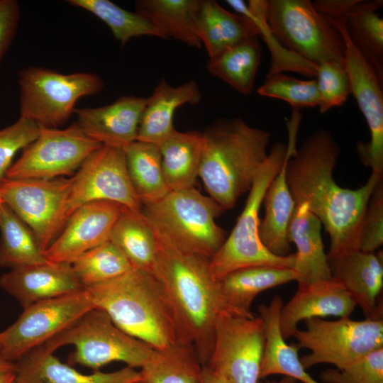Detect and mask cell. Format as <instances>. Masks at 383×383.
<instances>
[{
    "label": "cell",
    "mask_w": 383,
    "mask_h": 383,
    "mask_svg": "<svg viewBox=\"0 0 383 383\" xmlns=\"http://www.w3.org/2000/svg\"><path fill=\"white\" fill-rule=\"evenodd\" d=\"M340 147L332 133L318 129L288 159L286 178L296 204L306 203L330 238L328 259L359 250L361 223L370 198L382 176L372 172L357 189L339 186L333 177Z\"/></svg>",
    "instance_id": "1"
},
{
    "label": "cell",
    "mask_w": 383,
    "mask_h": 383,
    "mask_svg": "<svg viewBox=\"0 0 383 383\" xmlns=\"http://www.w3.org/2000/svg\"><path fill=\"white\" fill-rule=\"evenodd\" d=\"M153 273L170 298L203 366L213 348L218 319L227 313L250 314L231 306L209 270V260L183 250L157 233Z\"/></svg>",
    "instance_id": "2"
},
{
    "label": "cell",
    "mask_w": 383,
    "mask_h": 383,
    "mask_svg": "<svg viewBox=\"0 0 383 383\" xmlns=\"http://www.w3.org/2000/svg\"><path fill=\"white\" fill-rule=\"evenodd\" d=\"M84 289L94 308L106 312L119 328L154 350L191 343L170 298L153 272L133 267L118 277Z\"/></svg>",
    "instance_id": "3"
},
{
    "label": "cell",
    "mask_w": 383,
    "mask_h": 383,
    "mask_svg": "<svg viewBox=\"0 0 383 383\" xmlns=\"http://www.w3.org/2000/svg\"><path fill=\"white\" fill-rule=\"evenodd\" d=\"M202 133L199 177L210 197L225 210L232 209L266 160L270 133L239 118L221 121Z\"/></svg>",
    "instance_id": "4"
},
{
    "label": "cell",
    "mask_w": 383,
    "mask_h": 383,
    "mask_svg": "<svg viewBox=\"0 0 383 383\" xmlns=\"http://www.w3.org/2000/svg\"><path fill=\"white\" fill-rule=\"evenodd\" d=\"M225 209L194 187L170 191L143 205L142 213L154 231L177 248L210 260L225 241L216 218Z\"/></svg>",
    "instance_id": "5"
},
{
    "label": "cell",
    "mask_w": 383,
    "mask_h": 383,
    "mask_svg": "<svg viewBox=\"0 0 383 383\" xmlns=\"http://www.w3.org/2000/svg\"><path fill=\"white\" fill-rule=\"evenodd\" d=\"M287 151V145L276 143L260 167L233 229L209 260L210 272L216 281L234 270L247 267H294V254L275 255L264 246L259 236L260 209L268 186L284 162Z\"/></svg>",
    "instance_id": "6"
},
{
    "label": "cell",
    "mask_w": 383,
    "mask_h": 383,
    "mask_svg": "<svg viewBox=\"0 0 383 383\" xmlns=\"http://www.w3.org/2000/svg\"><path fill=\"white\" fill-rule=\"evenodd\" d=\"M72 345L75 349L68 357L71 365H79L99 371L112 362H123L131 367H141L154 349L119 328L109 315L93 308L63 332L43 345L54 353Z\"/></svg>",
    "instance_id": "7"
},
{
    "label": "cell",
    "mask_w": 383,
    "mask_h": 383,
    "mask_svg": "<svg viewBox=\"0 0 383 383\" xmlns=\"http://www.w3.org/2000/svg\"><path fill=\"white\" fill-rule=\"evenodd\" d=\"M269 33L286 49L315 65L335 60L344 65L345 45L338 29L309 0L267 1Z\"/></svg>",
    "instance_id": "8"
},
{
    "label": "cell",
    "mask_w": 383,
    "mask_h": 383,
    "mask_svg": "<svg viewBox=\"0 0 383 383\" xmlns=\"http://www.w3.org/2000/svg\"><path fill=\"white\" fill-rule=\"evenodd\" d=\"M20 117L40 128H57L74 113L77 101L96 94L104 82L96 74L77 72L62 74L38 67L18 72Z\"/></svg>",
    "instance_id": "9"
},
{
    "label": "cell",
    "mask_w": 383,
    "mask_h": 383,
    "mask_svg": "<svg viewBox=\"0 0 383 383\" xmlns=\"http://www.w3.org/2000/svg\"><path fill=\"white\" fill-rule=\"evenodd\" d=\"M382 310L366 319L355 321L342 317L335 321L312 318L305 321L306 328L293 335L299 348L310 353L300 357L304 369L318 364H331L342 369L368 353L383 348Z\"/></svg>",
    "instance_id": "10"
},
{
    "label": "cell",
    "mask_w": 383,
    "mask_h": 383,
    "mask_svg": "<svg viewBox=\"0 0 383 383\" xmlns=\"http://www.w3.org/2000/svg\"><path fill=\"white\" fill-rule=\"evenodd\" d=\"M70 185L64 178L0 181V199L32 231L43 254L66 223Z\"/></svg>",
    "instance_id": "11"
},
{
    "label": "cell",
    "mask_w": 383,
    "mask_h": 383,
    "mask_svg": "<svg viewBox=\"0 0 383 383\" xmlns=\"http://www.w3.org/2000/svg\"><path fill=\"white\" fill-rule=\"evenodd\" d=\"M85 289L43 300L23 309L18 319L1 332L0 353L15 362L63 332L93 309Z\"/></svg>",
    "instance_id": "12"
},
{
    "label": "cell",
    "mask_w": 383,
    "mask_h": 383,
    "mask_svg": "<svg viewBox=\"0 0 383 383\" xmlns=\"http://www.w3.org/2000/svg\"><path fill=\"white\" fill-rule=\"evenodd\" d=\"M265 341L260 316L227 313L217 321L206 365L231 383H258Z\"/></svg>",
    "instance_id": "13"
},
{
    "label": "cell",
    "mask_w": 383,
    "mask_h": 383,
    "mask_svg": "<svg viewBox=\"0 0 383 383\" xmlns=\"http://www.w3.org/2000/svg\"><path fill=\"white\" fill-rule=\"evenodd\" d=\"M102 145L87 137L76 123L65 129L40 128L37 138L11 164L8 179H55L78 170Z\"/></svg>",
    "instance_id": "14"
},
{
    "label": "cell",
    "mask_w": 383,
    "mask_h": 383,
    "mask_svg": "<svg viewBox=\"0 0 383 383\" xmlns=\"http://www.w3.org/2000/svg\"><path fill=\"white\" fill-rule=\"evenodd\" d=\"M70 179L66 222L78 208L96 201H113L132 210H142L122 149L102 145L88 156Z\"/></svg>",
    "instance_id": "15"
},
{
    "label": "cell",
    "mask_w": 383,
    "mask_h": 383,
    "mask_svg": "<svg viewBox=\"0 0 383 383\" xmlns=\"http://www.w3.org/2000/svg\"><path fill=\"white\" fill-rule=\"evenodd\" d=\"M338 29L345 45L344 67L348 74L351 94L367 123L370 140L359 141L357 152L362 162L372 172L383 175V82L372 66L350 39L343 18H327Z\"/></svg>",
    "instance_id": "16"
},
{
    "label": "cell",
    "mask_w": 383,
    "mask_h": 383,
    "mask_svg": "<svg viewBox=\"0 0 383 383\" xmlns=\"http://www.w3.org/2000/svg\"><path fill=\"white\" fill-rule=\"evenodd\" d=\"M123 206L96 201L78 208L44 252L51 262L71 265L89 250L109 240Z\"/></svg>",
    "instance_id": "17"
},
{
    "label": "cell",
    "mask_w": 383,
    "mask_h": 383,
    "mask_svg": "<svg viewBox=\"0 0 383 383\" xmlns=\"http://www.w3.org/2000/svg\"><path fill=\"white\" fill-rule=\"evenodd\" d=\"M147 98L123 96L95 108L75 109L76 124L102 145L124 150L137 139Z\"/></svg>",
    "instance_id": "18"
},
{
    "label": "cell",
    "mask_w": 383,
    "mask_h": 383,
    "mask_svg": "<svg viewBox=\"0 0 383 383\" xmlns=\"http://www.w3.org/2000/svg\"><path fill=\"white\" fill-rule=\"evenodd\" d=\"M0 288L15 298L23 309L84 289L71 265L48 260L11 269L0 277Z\"/></svg>",
    "instance_id": "19"
},
{
    "label": "cell",
    "mask_w": 383,
    "mask_h": 383,
    "mask_svg": "<svg viewBox=\"0 0 383 383\" xmlns=\"http://www.w3.org/2000/svg\"><path fill=\"white\" fill-rule=\"evenodd\" d=\"M355 306L346 289L333 278L299 285L292 298L281 309L282 335L285 340L293 336L301 321L328 316L348 317Z\"/></svg>",
    "instance_id": "20"
},
{
    "label": "cell",
    "mask_w": 383,
    "mask_h": 383,
    "mask_svg": "<svg viewBox=\"0 0 383 383\" xmlns=\"http://www.w3.org/2000/svg\"><path fill=\"white\" fill-rule=\"evenodd\" d=\"M299 120L292 118L288 123L289 141L284 162L268 186L262 203L265 216L259 226V236L264 246L272 254L286 256L290 250L289 226L296 208L286 178L288 159L296 148Z\"/></svg>",
    "instance_id": "21"
},
{
    "label": "cell",
    "mask_w": 383,
    "mask_h": 383,
    "mask_svg": "<svg viewBox=\"0 0 383 383\" xmlns=\"http://www.w3.org/2000/svg\"><path fill=\"white\" fill-rule=\"evenodd\" d=\"M16 383H135L140 372L127 366L112 372L82 374L61 362L43 345L15 362Z\"/></svg>",
    "instance_id": "22"
},
{
    "label": "cell",
    "mask_w": 383,
    "mask_h": 383,
    "mask_svg": "<svg viewBox=\"0 0 383 383\" xmlns=\"http://www.w3.org/2000/svg\"><path fill=\"white\" fill-rule=\"evenodd\" d=\"M321 222L306 203L296 205L288 239L296 248L294 270L299 285L333 279L321 236Z\"/></svg>",
    "instance_id": "23"
},
{
    "label": "cell",
    "mask_w": 383,
    "mask_h": 383,
    "mask_svg": "<svg viewBox=\"0 0 383 383\" xmlns=\"http://www.w3.org/2000/svg\"><path fill=\"white\" fill-rule=\"evenodd\" d=\"M201 99L197 83L189 81L172 87L162 78L150 96L147 98L136 140L159 145L176 129L173 117L176 110L184 104L196 105Z\"/></svg>",
    "instance_id": "24"
},
{
    "label": "cell",
    "mask_w": 383,
    "mask_h": 383,
    "mask_svg": "<svg viewBox=\"0 0 383 383\" xmlns=\"http://www.w3.org/2000/svg\"><path fill=\"white\" fill-rule=\"evenodd\" d=\"M328 261L333 278L346 289L366 316L372 315L383 285L382 251L377 255L355 250Z\"/></svg>",
    "instance_id": "25"
},
{
    "label": "cell",
    "mask_w": 383,
    "mask_h": 383,
    "mask_svg": "<svg viewBox=\"0 0 383 383\" xmlns=\"http://www.w3.org/2000/svg\"><path fill=\"white\" fill-rule=\"evenodd\" d=\"M282 299L274 296L270 304L258 307L259 316L265 325V341L260 368V379L272 374H284L303 383H320L302 366L299 347L287 343L279 328Z\"/></svg>",
    "instance_id": "26"
},
{
    "label": "cell",
    "mask_w": 383,
    "mask_h": 383,
    "mask_svg": "<svg viewBox=\"0 0 383 383\" xmlns=\"http://www.w3.org/2000/svg\"><path fill=\"white\" fill-rule=\"evenodd\" d=\"M196 26L209 59L245 40L259 36V30L250 19L242 14L230 12L213 0L201 1Z\"/></svg>",
    "instance_id": "27"
},
{
    "label": "cell",
    "mask_w": 383,
    "mask_h": 383,
    "mask_svg": "<svg viewBox=\"0 0 383 383\" xmlns=\"http://www.w3.org/2000/svg\"><path fill=\"white\" fill-rule=\"evenodd\" d=\"M201 0H140L136 12L153 26L158 37L173 38L190 47L202 45L196 20Z\"/></svg>",
    "instance_id": "28"
},
{
    "label": "cell",
    "mask_w": 383,
    "mask_h": 383,
    "mask_svg": "<svg viewBox=\"0 0 383 383\" xmlns=\"http://www.w3.org/2000/svg\"><path fill=\"white\" fill-rule=\"evenodd\" d=\"M163 172L170 191L194 187L199 177L203 148V133L175 131L157 145Z\"/></svg>",
    "instance_id": "29"
},
{
    "label": "cell",
    "mask_w": 383,
    "mask_h": 383,
    "mask_svg": "<svg viewBox=\"0 0 383 383\" xmlns=\"http://www.w3.org/2000/svg\"><path fill=\"white\" fill-rule=\"evenodd\" d=\"M293 268L258 265L234 270L218 281L226 301L233 307L247 313L255 297L262 292L296 280Z\"/></svg>",
    "instance_id": "30"
},
{
    "label": "cell",
    "mask_w": 383,
    "mask_h": 383,
    "mask_svg": "<svg viewBox=\"0 0 383 383\" xmlns=\"http://www.w3.org/2000/svg\"><path fill=\"white\" fill-rule=\"evenodd\" d=\"M382 0H354L343 14L347 33L383 82V19L376 11Z\"/></svg>",
    "instance_id": "31"
},
{
    "label": "cell",
    "mask_w": 383,
    "mask_h": 383,
    "mask_svg": "<svg viewBox=\"0 0 383 383\" xmlns=\"http://www.w3.org/2000/svg\"><path fill=\"white\" fill-rule=\"evenodd\" d=\"M109 240L126 256L133 267L153 272L157 238L141 211L125 206L111 230Z\"/></svg>",
    "instance_id": "32"
},
{
    "label": "cell",
    "mask_w": 383,
    "mask_h": 383,
    "mask_svg": "<svg viewBox=\"0 0 383 383\" xmlns=\"http://www.w3.org/2000/svg\"><path fill=\"white\" fill-rule=\"evenodd\" d=\"M123 150L131 184L143 205L155 202L170 192L157 145L135 140Z\"/></svg>",
    "instance_id": "33"
},
{
    "label": "cell",
    "mask_w": 383,
    "mask_h": 383,
    "mask_svg": "<svg viewBox=\"0 0 383 383\" xmlns=\"http://www.w3.org/2000/svg\"><path fill=\"white\" fill-rule=\"evenodd\" d=\"M140 372L143 383L203 382V365L194 346L189 343L154 350Z\"/></svg>",
    "instance_id": "34"
},
{
    "label": "cell",
    "mask_w": 383,
    "mask_h": 383,
    "mask_svg": "<svg viewBox=\"0 0 383 383\" xmlns=\"http://www.w3.org/2000/svg\"><path fill=\"white\" fill-rule=\"evenodd\" d=\"M261 55L258 37H254L209 59L207 69L214 77L247 95L253 89Z\"/></svg>",
    "instance_id": "35"
},
{
    "label": "cell",
    "mask_w": 383,
    "mask_h": 383,
    "mask_svg": "<svg viewBox=\"0 0 383 383\" xmlns=\"http://www.w3.org/2000/svg\"><path fill=\"white\" fill-rule=\"evenodd\" d=\"M0 267L11 269L47 261L29 227L6 204L0 206Z\"/></svg>",
    "instance_id": "36"
},
{
    "label": "cell",
    "mask_w": 383,
    "mask_h": 383,
    "mask_svg": "<svg viewBox=\"0 0 383 383\" xmlns=\"http://www.w3.org/2000/svg\"><path fill=\"white\" fill-rule=\"evenodd\" d=\"M71 267L84 288L113 279L133 268L126 256L110 240L82 254Z\"/></svg>",
    "instance_id": "37"
},
{
    "label": "cell",
    "mask_w": 383,
    "mask_h": 383,
    "mask_svg": "<svg viewBox=\"0 0 383 383\" xmlns=\"http://www.w3.org/2000/svg\"><path fill=\"white\" fill-rule=\"evenodd\" d=\"M68 2L104 22L122 46L133 38L143 35L159 38L155 28L142 15L125 10L109 0H70Z\"/></svg>",
    "instance_id": "38"
},
{
    "label": "cell",
    "mask_w": 383,
    "mask_h": 383,
    "mask_svg": "<svg viewBox=\"0 0 383 383\" xmlns=\"http://www.w3.org/2000/svg\"><path fill=\"white\" fill-rule=\"evenodd\" d=\"M257 91L260 96L284 101L296 109L319 105L316 79L303 80L282 72L268 73Z\"/></svg>",
    "instance_id": "39"
},
{
    "label": "cell",
    "mask_w": 383,
    "mask_h": 383,
    "mask_svg": "<svg viewBox=\"0 0 383 383\" xmlns=\"http://www.w3.org/2000/svg\"><path fill=\"white\" fill-rule=\"evenodd\" d=\"M315 77L320 99L319 111L321 113L345 103L351 94V89L343 64L335 60L323 62L317 65Z\"/></svg>",
    "instance_id": "40"
},
{
    "label": "cell",
    "mask_w": 383,
    "mask_h": 383,
    "mask_svg": "<svg viewBox=\"0 0 383 383\" xmlns=\"http://www.w3.org/2000/svg\"><path fill=\"white\" fill-rule=\"evenodd\" d=\"M320 379L324 383H383V348L342 369H328Z\"/></svg>",
    "instance_id": "41"
},
{
    "label": "cell",
    "mask_w": 383,
    "mask_h": 383,
    "mask_svg": "<svg viewBox=\"0 0 383 383\" xmlns=\"http://www.w3.org/2000/svg\"><path fill=\"white\" fill-rule=\"evenodd\" d=\"M39 131L35 122L23 117L0 130V181L5 177L17 152L32 143Z\"/></svg>",
    "instance_id": "42"
},
{
    "label": "cell",
    "mask_w": 383,
    "mask_h": 383,
    "mask_svg": "<svg viewBox=\"0 0 383 383\" xmlns=\"http://www.w3.org/2000/svg\"><path fill=\"white\" fill-rule=\"evenodd\" d=\"M383 243V182L374 188L362 218L359 249L365 252H374Z\"/></svg>",
    "instance_id": "43"
},
{
    "label": "cell",
    "mask_w": 383,
    "mask_h": 383,
    "mask_svg": "<svg viewBox=\"0 0 383 383\" xmlns=\"http://www.w3.org/2000/svg\"><path fill=\"white\" fill-rule=\"evenodd\" d=\"M20 6L15 0H0V63L16 32Z\"/></svg>",
    "instance_id": "44"
},
{
    "label": "cell",
    "mask_w": 383,
    "mask_h": 383,
    "mask_svg": "<svg viewBox=\"0 0 383 383\" xmlns=\"http://www.w3.org/2000/svg\"><path fill=\"white\" fill-rule=\"evenodd\" d=\"M202 383H231L226 378L213 371L208 366H203Z\"/></svg>",
    "instance_id": "45"
},
{
    "label": "cell",
    "mask_w": 383,
    "mask_h": 383,
    "mask_svg": "<svg viewBox=\"0 0 383 383\" xmlns=\"http://www.w3.org/2000/svg\"><path fill=\"white\" fill-rule=\"evenodd\" d=\"M0 383H16L14 371L0 372Z\"/></svg>",
    "instance_id": "46"
},
{
    "label": "cell",
    "mask_w": 383,
    "mask_h": 383,
    "mask_svg": "<svg viewBox=\"0 0 383 383\" xmlns=\"http://www.w3.org/2000/svg\"><path fill=\"white\" fill-rule=\"evenodd\" d=\"M15 371V363L6 360L0 353V372Z\"/></svg>",
    "instance_id": "47"
},
{
    "label": "cell",
    "mask_w": 383,
    "mask_h": 383,
    "mask_svg": "<svg viewBox=\"0 0 383 383\" xmlns=\"http://www.w3.org/2000/svg\"><path fill=\"white\" fill-rule=\"evenodd\" d=\"M296 380L289 377L284 376L283 378H282L280 380L278 381H265V382H260L259 381L258 383H296Z\"/></svg>",
    "instance_id": "48"
},
{
    "label": "cell",
    "mask_w": 383,
    "mask_h": 383,
    "mask_svg": "<svg viewBox=\"0 0 383 383\" xmlns=\"http://www.w3.org/2000/svg\"><path fill=\"white\" fill-rule=\"evenodd\" d=\"M2 204H3V201H2V200L0 199V206H1Z\"/></svg>",
    "instance_id": "49"
},
{
    "label": "cell",
    "mask_w": 383,
    "mask_h": 383,
    "mask_svg": "<svg viewBox=\"0 0 383 383\" xmlns=\"http://www.w3.org/2000/svg\"><path fill=\"white\" fill-rule=\"evenodd\" d=\"M1 333H0V349H1Z\"/></svg>",
    "instance_id": "50"
},
{
    "label": "cell",
    "mask_w": 383,
    "mask_h": 383,
    "mask_svg": "<svg viewBox=\"0 0 383 383\" xmlns=\"http://www.w3.org/2000/svg\"><path fill=\"white\" fill-rule=\"evenodd\" d=\"M135 383H143L142 381H139V382H135Z\"/></svg>",
    "instance_id": "51"
}]
</instances>
